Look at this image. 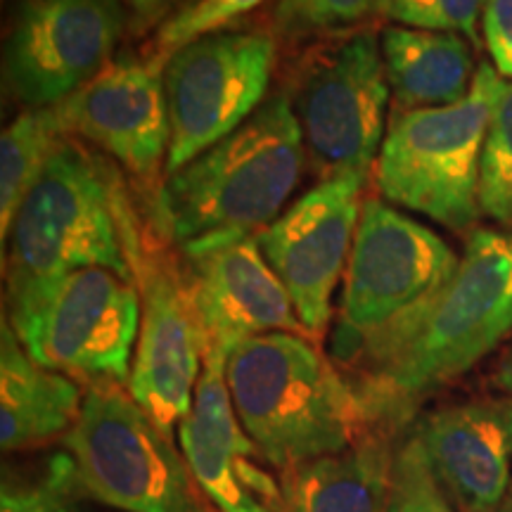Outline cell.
Masks as SVG:
<instances>
[{
  "instance_id": "obj_29",
  "label": "cell",
  "mask_w": 512,
  "mask_h": 512,
  "mask_svg": "<svg viewBox=\"0 0 512 512\" xmlns=\"http://www.w3.org/2000/svg\"><path fill=\"white\" fill-rule=\"evenodd\" d=\"M491 384L498 392L512 396V347L501 356V361L496 363L494 375H491Z\"/></svg>"
},
{
  "instance_id": "obj_5",
  "label": "cell",
  "mask_w": 512,
  "mask_h": 512,
  "mask_svg": "<svg viewBox=\"0 0 512 512\" xmlns=\"http://www.w3.org/2000/svg\"><path fill=\"white\" fill-rule=\"evenodd\" d=\"M501 74L479 64L470 93L456 105L401 112L377 157V188L453 230L475 226L479 164Z\"/></svg>"
},
{
  "instance_id": "obj_24",
  "label": "cell",
  "mask_w": 512,
  "mask_h": 512,
  "mask_svg": "<svg viewBox=\"0 0 512 512\" xmlns=\"http://www.w3.org/2000/svg\"><path fill=\"white\" fill-rule=\"evenodd\" d=\"M486 0H380L377 12L387 15L401 27L425 31H451L470 38L479 46V17Z\"/></svg>"
},
{
  "instance_id": "obj_11",
  "label": "cell",
  "mask_w": 512,
  "mask_h": 512,
  "mask_svg": "<svg viewBox=\"0 0 512 512\" xmlns=\"http://www.w3.org/2000/svg\"><path fill=\"white\" fill-rule=\"evenodd\" d=\"M138 332L140 294L131 275L88 266L69 273L17 337L43 368L124 384Z\"/></svg>"
},
{
  "instance_id": "obj_19",
  "label": "cell",
  "mask_w": 512,
  "mask_h": 512,
  "mask_svg": "<svg viewBox=\"0 0 512 512\" xmlns=\"http://www.w3.org/2000/svg\"><path fill=\"white\" fill-rule=\"evenodd\" d=\"M380 50L389 88L403 112L456 105L475 81L470 46L451 31L389 27Z\"/></svg>"
},
{
  "instance_id": "obj_30",
  "label": "cell",
  "mask_w": 512,
  "mask_h": 512,
  "mask_svg": "<svg viewBox=\"0 0 512 512\" xmlns=\"http://www.w3.org/2000/svg\"><path fill=\"white\" fill-rule=\"evenodd\" d=\"M126 3L133 10V15L138 17V22H150L159 12H164L171 0H126Z\"/></svg>"
},
{
  "instance_id": "obj_17",
  "label": "cell",
  "mask_w": 512,
  "mask_h": 512,
  "mask_svg": "<svg viewBox=\"0 0 512 512\" xmlns=\"http://www.w3.org/2000/svg\"><path fill=\"white\" fill-rule=\"evenodd\" d=\"M411 434L460 510L498 512L512 479V396L439 408Z\"/></svg>"
},
{
  "instance_id": "obj_7",
  "label": "cell",
  "mask_w": 512,
  "mask_h": 512,
  "mask_svg": "<svg viewBox=\"0 0 512 512\" xmlns=\"http://www.w3.org/2000/svg\"><path fill=\"white\" fill-rule=\"evenodd\" d=\"M460 259L441 235L380 200H366L344 273L332 351L351 361L368 337L444 290Z\"/></svg>"
},
{
  "instance_id": "obj_18",
  "label": "cell",
  "mask_w": 512,
  "mask_h": 512,
  "mask_svg": "<svg viewBox=\"0 0 512 512\" xmlns=\"http://www.w3.org/2000/svg\"><path fill=\"white\" fill-rule=\"evenodd\" d=\"M76 382L29 356L10 320L0 325V446L5 453L67 434L81 413Z\"/></svg>"
},
{
  "instance_id": "obj_9",
  "label": "cell",
  "mask_w": 512,
  "mask_h": 512,
  "mask_svg": "<svg viewBox=\"0 0 512 512\" xmlns=\"http://www.w3.org/2000/svg\"><path fill=\"white\" fill-rule=\"evenodd\" d=\"M121 242L140 294V332L128 394L166 437L190 413L204 363V337L185 283L140 240L124 190L117 200Z\"/></svg>"
},
{
  "instance_id": "obj_15",
  "label": "cell",
  "mask_w": 512,
  "mask_h": 512,
  "mask_svg": "<svg viewBox=\"0 0 512 512\" xmlns=\"http://www.w3.org/2000/svg\"><path fill=\"white\" fill-rule=\"evenodd\" d=\"M166 57L107 64L55 110L67 136L110 152L133 176L155 178L171 143L164 91Z\"/></svg>"
},
{
  "instance_id": "obj_4",
  "label": "cell",
  "mask_w": 512,
  "mask_h": 512,
  "mask_svg": "<svg viewBox=\"0 0 512 512\" xmlns=\"http://www.w3.org/2000/svg\"><path fill=\"white\" fill-rule=\"evenodd\" d=\"M119 190L117 178L79 145L67 138L57 145L10 230L8 304L17 335L69 273L105 266L131 275L119 230Z\"/></svg>"
},
{
  "instance_id": "obj_12",
  "label": "cell",
  "mask_w": 512,
  "mask_h": 512,
  "mask_svg": "<svg viewBox=\"0 0 512 512\" xmlns=\"http://www.w3.org/2000/svg\"><path fill=\"white\" fill-rule=\"evenodd\" d=\"M366 178H323L256 233V245L285 285L306 335H323L330 323L332 292L354 247Z\"/></svg>"
},
{
  "instance_id": "obj_13",
  "label": "cell",
  "mask_w": 512,
  "mask_h": 512,
  "mask_svg": "<svg viewBox=\"0 0 512 512\" xmlns=\"http://www.w3.org/2000/svg\"><path fill=\"white\" fill-rule=\"evenodd\" d=\"M389 81L375 36L361 34L318 64L302 88L304 145L320 176H368L384 143Z\"/></svg>"
},
{
  "instance_id": "obj_2",
  "label": "cell",
  "mask_w": 512,
  "mask_h": 512,
  "mask_svg": "<svg viewBox=\"0 0 512 512\" xmlns=\"http://www.w3.org/2000/svg\"><path fill=\"white\" fill-rule=\"evenodd\" d=\"M226 382L242 430L283 475L358 444L370 420L354 387L297 332L238 344Z\"/></svg>"
},
{
  "instance_id": "obj_31",
  "label": "cell",
  "mask_w": 512,
  "mask_h": 512,
  "mask_svg": "<svg viewBox=\"0 0 512 512\" xmlns=\"http://www.w3.org/2000/svg\"><path fill=\"white\" fill-rule=\"evenodd\" d=\"M498 512H512V479H510V486H508V491H505L501 505H498Z\"/></svg>"
},
{
  "instance_id": "obj_25",
  "label": "cell",
  "mask_w": 512,
  "mask_h": 512,
  "mask_svg": "<svg viewBox=\"0 0 512 512\" xmlns=\"http://www.w3.org/2000/svg\"><path fill=\"white\" fill-rule=\"evenodd\" d=\"M264 0H197V3L183 8L178 15L166 19L157 34L159 57L174 55L188 43L202 36H211L247 12L259 8Z\"/></svg>"
},
{
  "instance_id": "obj_22",
  "label": "cell",
  "mask_w": 512,
  "mask_h": 512,
  "mask_svg": "<svg viewBox=\"0 0 512 512\" xmlns=\"http://www.w3.org/2000/svg\"><path fill=\"white\" fill-rule=\"evenodd\" d=\"M479 209L512 228V81L501 79L479 164Z\"/></svg>"
},
{
  "instance_id": "obj_8",
  "label": "cell",
  "mask_w": 512,
  "mask_h": 512,
  "mask_svg": "<svg viewBox=\"0 0 512 512\" xmlns=\"http://www.w3.org/2000/svg\"><path fill=\"white\" fill-rule=\"evenodd\" d=\"M273 60L271 36L238 31L202 36L166 57V174H176L252 117L264 100Z\"/></svg>"
},
{
  "instance_id": "obj_14",
  "label": "cell",
  "mask_w": 512,
  "mask_h": 512,
  "mask_svg": "<svg viewBox=\"0 0 512 512\" xmlns=\"http://www.w3.org/2000/svg\"><path fill=\"white\" fill-rule=\"evenodd\" d=\"M185 283L204 337V354L226 356L247 339L268 332L306 335L285 285L268 266L256 235L223 240L185 254Z\"/></svg>"
},
{
  "instance_id": "obj_23",
  "label": "cell",
  "mask_w": 512,
  "mask_h": 512,
  "mask_svg": "<svg viewBox=\"0 0 512 512\" xmlns=\"http://www.w3.org/2000/svg\"><path fill=\"white\" fill-rule=\"evenodd\" d=\"M387 512H453L446 491L413 434L394 451Z\"/></svg>"
},
{
  "instance_id": "obj_1",
  "label": "cell",
  "mask_w": 512,
  "mask_h": 512,
  "mask_svg": "<svg viewBox=\"0 0 512 512\" xmlns=\"http://www.w3.org/2000/svg\"><path fill=\"white\" fill-rule=\"evenodd\" d=\"M512 332V235L472 230L444 290L422 309L368 337L351 361L363 368L368 418L403 420L434 389L475 368Z\"/></svg>"
},
{
  "instance_id": "obj_27",
  "label": "cell",
  "mask_w": 512,
  "mask_h": 512,
  "mask_svg": "<svg viewBox=\"0 0 512 512\" xmlns=\"http://www.w3.org/2000/svg\"><path fill=\"white\" fill-rule=\"evenodd\" d=\"M76 486L69 470V458H55L48 475L34 484L3 486L0 512H76L72 498Z\"/></svg>"
},
{
  "instance_id": "obj_21",
  "label": "cell",
  "mask_w": 512,
  "mask_h": 512,
  "mask_svg": "<svg viewBox=\"0 0 512 512\" xmlns=\"http://www.w3.org/2000/svg\"><path fill=\"white\" fill-rule=\"evenodd\" d=\"M67 138L55 107L17 114L0 138V238L8 245L12 221L24 197Z\"/></svg>"
},
{
  "instance_id": "obj_10",
  "label": "cell",
  "mask_w": 512,
  "mask_h": 512,
  "mask_svg": "<svg viewBox=\"0 0 512 512\" xmlns=\"http://www.w3.org/2000/svg\"><path fill=\"white\" fill-rule=\"evenodd\" d=\"M121 31L119 0H22L5 43V86L29 110L62 105L107 67Z\"/></svg>"
},
{
  "instance_id": "obj_16",
  "label": "cell",
  "mask_w": 512,
  "mask_h": 512,
  "mask_svg": "<svg viewBox=\"0 0 512 512\" xmlns=\"http://www.w3.org/2000/svg\"><path fill=\"white\" fill-rule=\"evenodd\" d=\"M183 458L216 512H285L283 486L254 463L226 382V356L204 354L190 413L178 425Z\"/></svg>"
},
{
  "instance_id": "obj_28",
  "label": "cell",
  "mask_w": 512,
  "mask_h": 512,
  "mask_svg": "<svg viewBox=\"0 0 512 512\" xmlns=\"http://www.w3.org/2000/svg\"><path fill=\"white\" fill-rule=\"evenodd\" d=\"M482 27L494 69L512 81V0H486Z\"/></svg>"
},
{
  "instance_id": "obj_6",
  "label": "cell",
  "mask_w": 512,
  "mask_h": 512,
  "mask_svg": "<svg viewBox=\"0 0 512 512\" xmlns=\"http://www.w3.org/2000/svg\"><path fill=\"white\" fill-rule=\"evenodd\" d=\"M76 491L124 512H207L188 463L119 382L100 380L62 437Z\"/></svg>"
},
{
  "instance_id": "obj_3",
  "label": "cell",
  "mask_w": 512,
  "mask_h": 512,
  "mask_svg": "<svg viewBox=\"0 0 512 512\" xmlns=\"http://www.w3.org/2000/svg\"><path fill=\"white\" fill-rule=\"evenodd\" d=\"M304 164V133L285 95L166 178L159 209L183 254L249 238L278 219Z\"/></svg>"
},
{
  "instance_id": "obj_20",
  "label": "cell",
  "mask_w": 512,
  "mask_h": 512,
  "mask_svg": "<svg viewBox=\"0 0 512 512\" xmlns=\"http://www.w3.org/2000/svg\"><path fill=\"white\" fill-rule=\"evenodd\" d=\"M394 453L377 437L283 475L285 512H387Z\"/></svg>"
},
{
  "instance_id": "obj_26",
  "label": "cell",
  "mask_w": 512,
  "mask_h": 512,
  "mask_svg": "<svg viewBox=\"0 0 512 512\" xmlns=\"http://www.w3.org/2000/svg\"><path fill=\"white\" fill-rule=\"evenodd\" d=\"M380 0H278L275 24L287 36L316 34L356 24L377 10Z\"/></svg>"
}]
</instances>
